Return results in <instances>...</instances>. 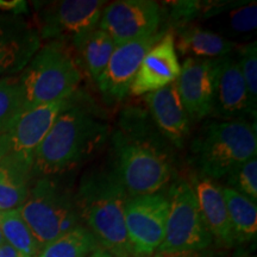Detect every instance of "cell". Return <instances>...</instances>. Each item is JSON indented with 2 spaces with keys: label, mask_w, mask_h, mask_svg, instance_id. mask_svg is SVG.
Wrapping results in <instances>:
<instances>
[{
  "label": "cell",
  "mask_w": 257,
  "mask_h": 257,
  "mask_svg": "<svg viewBox=\"0 0 257 257\" xmlns=\"http://www.w3.org/2000/svg\"><path fill=\"white\" fill-rule=\"evenodd\" d=\"M234 43L216 32L198 27H181L175 40V49L184 56L216 60L230 55Z\"/></svg>",
  "instance_id": "ffe728a7"
},
{
  "label": "cell",
  "mask_w": 257,
  "mask_h": 257,
  "mask_svg": "<svg viewBox=\"0 0 257 257\" xmlns=\"http://www.w3.org/2000/svg\"><path fill=\"white\" fill-rule=\"evenodd\" d=\"M148 114L156 130L175 147H184L189 135L191 118L186 112L178 93L176 82L146 94Z\"/></svg>",
  "instance_id": "2e32d148"
},
{
  "label": "cell",
  "mask_w": 257,
  "mask_h": 257,
  "mask_svg": "<svg viewBox=\"0 0 257 257\" xmlns=\"http://www.w3.org/2000/svg\"><path fill=\"white\" fill-rule=\"evenodd\" d=\"M36 28L22 16L0 15V75L22 72L42 47Z\"/></svg>",
  "instance_id": "5bb4252c"
},
{
  "label": "cell",
  "mask_w": 257,
  "mask_h": 257,
  "mask_svg": "<svg viewBox=\"0 0 257 257\" xmlns=\"http://www.w3.org/2000/svg\"><path fill=\"white\" fill-rule=\"evenodd\" d=\"M18 211L41 249L81 225L75 199L53 176L37 179Z\"/></svg>",
  "instance_id": "8992f818"
},
{
  "label": "cell",
  "mask_w": 257,
  "mask_h": 257,
  "mask_svg": "<svg viewBox=\"0 0 257 257\" xmlns=\"http://www.w3.org/2000/svg\"><path fill=\"white\" fill-rule=\"evenodd\" d=\"M111 138L113 170L128 198L159 193L168 184L173 175L169 142L146 111L126 108Z\"/></svg>",
  "instance_id": "6da1fadb"
},
{
  "label": "cell",
  "mask_w": 257,
  "mask_h": 257,
  "mask_svg": "<svg viewBox=\"0 0 257 257\" xmlns=\"http://www.w3.org/2000/svg\"><path fill=\"white\" fill-rule=\"evenodd\" d=\"M32 163L8 153L0 161V211L18 210L29 197Z\"/></svg>",
  "instance_id": "d6986e66"
},
{
  "label": "cell",
  "mask_w": 257,
  "mask_h": 257,
  "mask_svg": "<svg viewBox=\"0 0 257 257\" xmlns=\"http://www.w3.org/2000/svg\"><path fill=\"white\" fill-rule=\"evenodd\" d=\"M27 3L21 2V0H10V2L0 0V10L4 12H9L11 15L21 16L24 12H27Z\"/></svg>",
  "instance_id": "f1b7e54d"
},
{
  "label": "cell",
  "mask_w": 257,
  "mask_h": 257,
  "mask_svg": "<svg viewBox=\"0 0 257 257\" xmlns=\"http://www.w3.org/2000/svg\"><path fill=\"white\" fill-rule=\"evenodd\" d=\"M155 257H194L188 252H157Z\"/></svg>",
  "instance_id": "1f68e13d"
},
{
  "label": "cell",
  "mask_w": 257,
  "mask_h": 257,
  "mask_svg": "<svg viewBox=\"0 0 257 257\" xmlns=\"http://www.w3.org/2000/svg\"><path fill=\"white\" fill-rule=\"evenodd\" d=\"M74 199L80 218L99 246L114 257L134 255L124 217L128 197L113 168L87 173Z\"/></svg>",
  "instance_id": "3957f363"
},
{
  "label": "cell",
  "mask_w": 257,
  "mask_h": 257,
  "mask_svg": "<svg viewBox=\"0 0 257 257\" xmlns=\"http://www.w3.org/2000/svg\"><path fill=\"white\" fill-rule=\"evenodd\" d=\"M162 36L163 32L160 31L153 36L115 46L104 73L96 81L102 98L108 104L119 102L127 95L144 56Z\"/></svg>",
  "instance_id": "8fae6325"
},
{
  "label": "cell",
  "mask_w": 257,
  "mask_h": 257,
  "mask_svg": "<svg viewBox=\"0 0 257 257\" xmlns=\"http://www.w3.org/2000/svg\"><path fill=\"white\" fill-rule=\"evenodd\" d=\"M169 199L162 193L137 195L126 200L125 226L134 253L150 255L165 238Z\"/></svg>",
  "instance_id": "9c48e42d"
},
{
  "label": "cell",
  "mask_w": 257,
  "mask_h": 257,
  "mask_svg": "<svg viewBox=\"0 0 257 257\" xmlns=\"http://www.w3.org/2000/svg\"><path fill=\"white\" fill-rule=\"evenodd\" d=\"M4 243H6L5 242V238H4V236H3L2 230H0V245H2V244H4Z\"/></svg>",
  "instance_id": "836d02e7"
},
{
  "label": "cell",
  "mask_w": 257,
  "mask_h": 257,
  "mask_svg": "<svg viewBox=\"0 0 257 257\" xmlns=\"http://www.w3.org/2000/svg\"><path fill=\"white\" fill-rule=\"evenodd\" d=\"M193 188L208 231L221 243L232 245L236 242V237L230 223L223 189L213 180L204 176H200L194 181Z\"/></svg>",
  "instance_id": "ac0fdd59"
},
{
  "label": "cell",
  "mask_w": 257,
  "mask_h": 257,
  "mask_svg": "<svg viewBox=\"0 0 257 257\" xmlns=\"http://www.w3.org/2000/svg\"><path fill=\"white\" fill-rule=\"evenodd\" d=\"M75 47L79 59L86 73L96 82L107 66L112 54L115 49V43L110 35L101 29L94 30L74 38L72 41Z\"/></svg>",
  "instance_id": "44dd1931"
},
{
  "label": "cell",
  "mask_w": 257,
  "mask_h": 257,
  "mask_svg": "<svg viewBox=\"0 0 257 257\" xmlns=\"http://www.w3.org/2000/svg\"><path fill=\"white\" fill-rule=\"evenodd\" d=\"M163 11L152 0H120L106 5L98 28L107 32L115 46L160 32Z\"/></svg>",
  "instance_id": "30bf717a"
},
{
  "label": "cell",
  "mask_w": 257,
  "mask_h": 257,
  "mask_svg": "<svg viewBox=\"0 0 257 257\" xmlns=\"http://www.w3.org/2000/svg\"><path fill=\"white\" fill-rule=\"evenodd\" d=\"M168 199L165 238L157 251L194 253L206 249L212 234L201 216L192 184L180 180L172 186Z\"/></svg>",
  "instance_id": "52a82bcc"
},
{
  "label": "cell",
  "mask_w": 257,
  "mask_h": 257,
  "mask_svg": "<svg viewBox=\"0 0 257 257\" xmlns=\"http://www.w3.org/2000/svg\"><path fill=\"white\" fill-rule=\"evenodd\" d=\"M238 62L248 93L250 112L255 115L257 105V49L255 42L243 48Z\"/></svg>",
  "instance_id": "4316f807"
},
{
  "label": "cell",
  "mask_w": 257,
  "mask_h": 257,
  "mask_svg": "<svg viewBox=\"0 0 257 257\" xmlns=\"http://www.w3.org/2000/svg\"><path fill=\"white\" fill-rule=\"evenodd\" d=\"M217 61L187 57L181 66L175 82L180 100L191 119L199 120L212 113Z\"/></svg>",
  "instance_id": "7c38bea8"
},
{
  "label": "cell",
  "mask_w": 257,
  "mask_h": 257,
  "mask_svg": "<svg viewBox=\"0 0 257 257\" xmlns=\"http://www.w3.org/2000/svg\"><path fill=\"white\" fill-rule=\"evenodd\" d=\"M0 257H24L8 243L0 245Z\"/></svg>",
  "instance_id": "f546056e"
},
{
  "label": "cell",
  "mask_w": 257,
  "mask_h": 257,
  "mask_svg": "<svg viewBox=\"0 0 257 257\" xmlns=\"http://www.w3.org/2000/svg\"><path fill=\"white\" fill-rule=\"evenodd\" d=\"M227 184L230 188L255 202L257 199V159H251L234 168L227 174Z\"/></svg>",
  "instance_id": "484cf974"
},
{
  "label": "cell",
  "mask_w": 257,
  "mask_h": 257,
  "mask_svg": "<svg viewBox=\"0 0 257 257\" xmlns=\"http://www.w3.org/2000/svg\"><path fill=\"white\" fill-rule=\"evenodd\" d=\"M108 136L106 121L74 96L38 146L32 172L40 176H54L70 170L88 160Z\"/></svg>",
  "instance_id": "7a4b0ae2"
},
{
  "label": "cell",
  "mask_w": 257,
  "mask_h": 257,
  "mask_svg": "<svg viewBox=\"0 0 257 257\" xmlns=\"http://www.w3.org/2000/svg\"><path fill=\"white\" fill-rule=\"evenodd\" d=\"M221 189L236 240L251 239L257 232L256 204L232 188Z\"/></svg>",
  "instance_id": "7402d4cb"
},
{
  "label": "cell",
  "mask_w": 257,
  "mask_h": 257,
  "mask_svg": "<svg viewBox=\"0 0 257 257\" xmlns=\"http://www.w3.org/2000/svg\"><path fill=\"white\" fill-rule=\"evenodd\" d=\"M106 3L63 0L38 6L36 30L41 40L73 41L98 28Z\"/></svg>",
  "instance_id": "ba28073f"
},
{
  "label": "cell",
  "mask_w": 257,
  "mask_h": 257,
  "mask_svg": "<svg viewBox=\"0 0 257 257\" xmlns=\"http://www.w3.org/2000/svg\"><path fill=\"white\" fill-rule=\"evenodd\" d=\"M229 27L237 34H248L257 27L256 3L238 6L229 14Z\"/></svg>",
  "instance_id": "83f0119b"
},
{
  "label": "cell",
  "mask_w": 257,
  "mask_h": 257,
  "mask_svg": "<svg viewBox=\"0 0 257 257\" xmlns=\"http://www.w3.org/2000/svg\"><path fill=\"white\" fill-rule=\"evenodd\" d=\"M74 94L64 100L28 108L8 131L10 154L34 163L37 148L49 133L56 118L73 101Z\"/></svg>",
  "instance_id": "4fadbf2b"
},
{
  "label": "cell",
  "mask_w": 257,
  "mask_h": 257,
  "mask_svg": "<svg viewBox=\"0 0 257 257\" xmlns=\"http://www.w3.org/2000/svg\"><path fill=\"white\" fill-rule=\"evenodd\" d=\"M10 152V141L8 133L0 134V161L8 155Z\"/></svg>",
  "instance_id": "4dcf8cb0"
},
{
  "label": "cell",
  "mask_w": 257,
  "mask_h": 257,
  "mask_svg": "<svg viewBox=\"0 0 257 257\" xmlns=\"http://www.w3.org/2000/svg\"><path fill=\"white\" fill-rule=\"evenodd\" d=\"M193 159L204 178L217 180L256 156V125L245 120H216L201 130L192 146Z\"/></svg>",
  "instance_id": "277c9868"
},
{
  "label": "cell",
  "mask_w": 257,
  "mask_h": 257,
  "mask_svg": "<svg viewBox=\"0 0 257 257\" xmlns=\"http://www.w3.org/2000/svg\"><path fill=\"white\" fill-rule=\"evenodd\" d=\"M99 248L91 231L79 225L44 245L37 257H88Z\"/></svg>",
  "instance_id": "603a6c76"
},
{
  "label": "cell",
  "mask_w": 257,
  "mask_h": 257,
  "mask_svg": "<svg viewBox=\"0 0 257 257\" xmlns=\"http://www.w3.org/2000/svg\"><path fill=\"white\" fill-rule=\"evenodd\" d=\"M88 257H114V256H112L111 253H108L107 251H105L104 249L99 248L98 250H95L94 252H92Z\"/></svg>",
  "instance_id": "d6a6232c"
},
{
  "label": "cell",
  "mask_w": 257,
  "mask_h": 257,
  "mask_svg": "<svg viewBox=\"0 0 257 257\" xmlns=\"http://www.w3.org/2000/svg\"><path fill=\"white\" fill-rule=\"evenodd\" d=\"M24 111V94L19 76L0 79V134L10 131Z\"/></svg>",
  "instance_id": "d4e9b609"
},
{
  "label": "cell",
  "mask_w": 257,
  "mask_h": 257,
  "mask_svg": "<svg viewBox=\"0 0 257 257\" xmlns=\"http://www.w3.org/2000/svg\"><path fill=\"white\" fill-rule=\"evenodd\" d=\"M0 230L5 242L24 257H37L40 244L29 229L18 210L0 211Z\"/></svg>",
  "instance_id": "cb8c5ba5"
},
{
  "label": "cell",
  "mask_w": 257,
  "mask_h": 257,
  "mask_svg": "<svg viewBox=\"0 0 257 257\" xmlns=\"http://www.w3.org/2000/svg\"><path fill=\"white\" fill-rule=\"evenodd\" d=\"M212 113L226 120H239L246 113L251 114L239 62L230 55L217 61Z\"/></svg>",
  "instance_id": "e0dca14e"
},
{
  "label": "cell",
  "mask_w": 257,
  "mask_h": 257,
  "mask_svg": "<svg viewBox=\"0 0 257 257\" xmlns=\"http://www.w3.org/2000/svg\"><path fill=\"white\" fill-rule=\"evenodd\" d=\"M25 110L68 99L81 82V69L62 41L41 47L19 75Z\"/></svg>",
  "instance_id": "5b68a950"
},
{
  "label": "cell",
  "mask_w": 257,
  "mask_h": 257,
  "mask_svg": "<svg viewBox=\"0 0 257 257\" xmlns=\"http://www.w3.org/2000/svg\"><path fill=\"white\" fill-rule=\"evenodd\" d=\"M181 64L175 49V36L167 32L150 48L131 83L130 93L141 96L156 92L178 80Z\"/></svg>",
  "instance_id": "9a60e30c"
}]
</instances>
